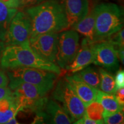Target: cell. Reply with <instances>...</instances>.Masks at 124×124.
Instances as JSON below:
<instances>
[{
	"label": "cell",
	"instance_id": "cell-1",
	"mask_svg": "<svg viewBox=\"0 0 124 124\" xmlns=\"http://www.w3.org/2000/svg\"><path fill=\"white\" fill-rule=\"evenodd\" d=\"M25 12L31 21V37L70 28L64 5L59 0H47L27 7Z\"/></svg>",
	"mask_w": 124,
	"mask_h": 124
},
{
	"label": "cell",
	"instance_id": "cell-2",
	"mask_svg": "<svg viewBox=\"0 0 124 124\" xmlns=\"http://www.w3.org/2000/svg\"><path fill=\"white\" fill-rule=\"evenodd\" d=\"M0 66L4 70L18 67H32L61 74V69L56 63L40 58L32 50L28 41L21 44L6 46L3 52Z\"/></svg>",
	"mask_w": 124,
	"mask_h": 124
},
{
	"label": "cell",
	"instance_id": "cell-3",
	"mask_svg": "<svg viewBox=\"0 0 124 124\" xmlns=\"http://www.w3.org/2000/svg\"><path fill=\"white\" fill-rule=\"evenodd\" d=\"M95 42L106 40L124 27V11L117 4L102 3L94 7ZM94 42V43H95Z\"/></svg>",
	"mask_w": 124,
	"mask_h": 124
},
{
	"label": "cell",
	"instance_id": "cell-4",
	"mask_svg": "<svg viewBox=\"0 0 124 124\" xmlns=\"http://www.w3.org/2000/svg\"><path fill=\"white\" fill-rule=\"evenodd\" d=\"M8 87L21 111L27 110L36 113L42 108L46 94L37 86L24 82L10 80Z\"/></svg>",
	"mask_w": 124,
	"mask_h": 124
},
{
	"label": "cell",
	"instance_id": "cell-5",
	"mask_svg": "<svg viewBox=\"0 0 124 124\" xmlns=\"http://www.w3.org/2000/svg\"><path fill=\"white\" fill-rule=\"evenodd\" d=\"M7 71L9 80L24 82L35 85L46 95L54 89L58 75L51 71L32 67H18Z\"/></svg>",
	"mask_w": 124,
	"mask_h": 124
},
{
	"label": "cell",
	"instance_id": "cell-6",
	"mask_svg": "<svg viewBox=\"0 0 124 124\" xmlns=\"http://www.w3.org/2000/svg\"><path fill=\"white\" fill-rule=\"evenodd\" d=\"M52 94L54 100L63 105L73 123L85 114L86 106L65 78L58 80Z\"/></svg>",
	"mask_w": 124,
	"mask_h": 124
},
{
	"label": "cell",
	"instance_id": "cell-7",
	"mask_svg": "<svg viewBox=\"0 0 124 124\" xmlns=\"http://www.w3.org/2000/svg\"><path fill=\"white\" fill-rule=\"evenodd\" d=\"M80 37L74 29L62 31L58 35L57 65L66 69L72 63L80 48Z\"/></svg>",
	"mask_w": 124,
	"mask_h": 124
},
{
	"label": "cell",
	"instance_id": "cell-8",
	"mask_svg": "<svg viewBox=\"0 0 124 124\" xmlns=\"http://www.w3.org/2000/svg\"><path fill=\"white\" fill-rule=\"evenodd\" d=\"M92 48L94 53L93 64L111 72L118 70L120 63L116 45L106 39L92 43Z\"/></svg>",
	"mask_w": 124,
	"mask_h": 124
},
{
	"label": "cell",
	"instance_id": "cell-9",
	"mask_svg": "<svg viewBox=\"0 0 124 124\" xmlns=\"http://www.w3.org/2000/svg\"><path fill=\"white\" fill-rule=\"evenodd\" d=\"M32 33L31 21L25 12H17L8 30L4 43L6 46L18 45L29 41Z\"/></svg>",
	"mask_w": 124,
	"mask_h": 124
},
{
	"label": "cell",
	"instance_id": "cell-10",
	"mask_svg": "<svg viewBox=\"0 0 124 124\" xmlns=\"http://www.w3.org/2000/svg\"><path fill=\"white\" fill-rule=\"evenodd\" d=\"M59 33L49 32L31 37V48L40 58L51 63H56L58 52Z\"/></svg>",
	"mask_w": 124,
	"mask_h": 124
},
{
	"label": "cell",
	"instance_id": "cell-11",
	"mask_svg": "<svg viewBox=\"0 0 124 124\" xmlns=\"http://www.w3.org/2000/svg\"><path fill=\"white\" fill-rule=\"evenodd\" d=\"M41 110L46 118V124H70L73 123L72 119L64 108L56 101L46 98ZM40 111V110H39Z\"/></svg>",
	"mask_w": 124,
	"mask_h": 124
},
{
	"label": "cell",
	"instance_id": "cell-12",
	"mask_svg": "<svg viewBox=\"0 0 124 124\" xmlns=\"http://www.w3.org/2000/svg\"><path fill=\"white\" fill-rule=\"evenodd\" d=\"M76 94L84 103L88 106L90 103L96 100L98 90L94 89L82 80L77 74L67 75L65 77Z\"/></svg>",
	"mask_w": 124,
	"mask_h": 124
},
{
	"label": "cell",
	"instance_id": "cell-13",
	"mask_svg": "<svg viewBox=\"0 0 124 124\" xmlns=\"http://www.w3.org/2000/svg\"><path fill=\"white\" fill-rule=\"evenodd\" d=\"M93 60L94 53L92 43L84 38L82 40L79 49L73 61L66 69L70 71L72 73H75L92 64Z\"/></svg>",
	"mask_w": 124,
	"mask_h": 124
},
{
	"label": "cell",
	"instance_id": "cell-14",
	"mask_svg": "<svg viewBox=\"0 0 124 124\" xmlns=\"http://www.w3.org/2000/svg\"><path fill=\"white\" fill-rule=\"evenodd\" d=\"M70 28L82 20L89 12V0H64L63 3Z\"/></svg>",
	"mask_w": 124,
	"mask_h": 124
},
{
	"label": "cell",
	"instance_id": "cell-15",
	"mask_svg": "<svg viewBox=\"0 0 124 124\" xmlns=\"http://www.w3.org/2000/svg\"><path fill=\"white\" fill-rule=\"evenodd\" d=\"M95 13L94 7L82 20L72 26V29L85 37L90 43L95 42Z\"/></svg>",
	"mask_w": 124,
	"mask_h": 124
},
{
	"label": "cell",
	"instance_id": "cell-16",
	"mask_svg": "<svg viewBox=\"0 0 124 124\" xmlns=\"http://www.w3.org/2000/svg\"><path fill=\"white\" fill-rule=\"evenodd\" d=\"M95 100L100 102L104 108L103 118L118 111L124 110V107L118 103L114 94H108L98 90Z\"/></svg>",
	"mask_w": 124,
	"mask_h": 124
},
{
	"label": "cell",
	"instance_id": "cell-17",
	"mask_svg": "<svg viewBox=\"0 0 124 124\" xmlns=\"http://www.w3.org/2000/svg\"><path fill=\"white\" fill-rule=\"evenodd\" d=\"M17 12V9L8 7L0 1V39L3 41L5 40L12 18Z\"/></svg>",
	"mask_w": 124,
	"mask_h": 124
},
{
	"label": "cell",
	"instance_id": "cell-18",
	"mask_svg": "<svg viewBox=\"0 0 124 124\" xmlns=\"http://www.w3.org/2000/svg\"><path fill=\"white\" fill-rule=\"evenodd\" d=\"M75 74L87 84L97 90L100 89V71L97 67L89 66Z\"/></svg>",
	"mask_w": 124,
	"mask_h": 124
},
{
	"label": "cell",
	"instance_id": "cell-19",
	"mask_svg": "<svg viewBox=\"0 0 124 124\" xmlns=\"http://www.w3.org/2000/svg\"><path fill=\"white\" fill-rule=\"evenodd\" d=\"M100 89L103 92L114 94L116 87L114 77L112 73L103 69H100Z\"/></svg>",
	"mask_w": 124,
	"mask_h": 124
},
{
	"label": "cell",
	"instance_id": "cell-20",
	"mask_svg": "<svg viewBox=\"0 0 124 124\" xmlns=\"http://www.w3.org/2000/svg\"><path fill=\"white\" fill-rule=\"evenodd\" d=\"M104 108L99 102L94 101L86 107L85 114L89 118L95 121H103Z\"/></svg>",
	"mask_w": 124,
	"mask_h": 124
},
{
	"label": "cell",
	"instance_id": "cell-21",
	"mask_svg": "<svg viewBox=\"0 0 124 124\" xmlns=\"http://www.w3.org/2000/svg\"><path fill=\"white\" fill-rule=\"evenodd\" d=\"M20 111L21 110L20 108L15 102L8 110L4 112H0V124H7L9 120H10L14 116L17 115Z\"/></svg>",
	"mask_w": 124,
	"mask_h": 124
},
{
	"label": "cell",
	"instance_id": "cell-22",
	"mask_svg": "<svg viewBox=\"0 0 124 124\" xmlns=\"http://www.w3.org/2000/svg\"><path fill=\"white\" fill-rule=\"evenodd\" d=\"M103 123L106 124H124V110L118 111L110 116L103 118Z\"/></svg>",
	"mask_w": 124,
	"mask_h": 124
},
{
	"label": "cell",
	"instance_id": "cell-23",
	"mask_svg": "<svg viewBox=\"0 0 124 124\" xmlns=\"http://www.w3.org/2000/svg\"><path fill=\"white\" fill-rule=\"evenodd\" d=\"M124 31L123 29H121L117 33L109 37L108 39L111 41L113 44L116 45L118 47H124Z\"/></svg>",
	"mask_w": 124,
	"mask_h": 124
},
{
	"label": "cell",
	"instance_id": "cell-24",
	"mask_svg": "<svg viewBox=\"0 0 124 124\" xmlns=\"http://www.w3.org/2000/svg\"><path fill=\"white\" fill-rule=\"evenodd\" d=\"M116 90L124 87V71L123 70H117L114 77Z\"/></svg>",
	"mask_w": 124,
	"mask_h": 124
},
{
	"label": "cell",
	"instance_id": "cell-25",
	"mask_svg": "<svg viewBox=\"0 0 124 124\" xmlns=\"http://www.w3.org/2000/svg\"><path fill=\"white\" fill-rule=\"evenodd\" d=\"M75 124H102L103 121H95L89 118L86 114H85L80 118L74 122Z\"/></svg>",
	"mask_w": 124,
	"mask_h": 124
},
{
	"label": "cell",
	"instance_id": "cell-26",
	"mask_svg": "<svg viewBox=\"0 0 124 124\" xmlns=\"http://www.w3.org/2000/svg\"><path fill=\"white\" fill-rule=\"evenodd\" d=\"M12 97H13V93L9 87H0V100Z\"/></svg>",
	"mask_w": 124,
	"mask_h": 124
},
{
	"label": "cell",
	"instance_id": "cell-27",
	"mask_svg": "<svg viewBox=\"0 0 124 124\" xmlns=\"http://www.w3.org/2000/svg\"><path fill=\"white\" fill-rule=\"evenodd\" d=\"M47 0H20V7H29L40 4Z\"/></svg>",
	"mask_w": 124,
	"mask_h": 124
},
{
	"label": "cell",
	"instance_id": "cell-28",
	"mask_svg": "<svg viewBox=\"0 0 124 124\" xmlns=\"http://www.w3.org/2000/svg\"><path fill=\"white\" fill-rule=\"evenodd\" d=\"M116 98L117 100L118 103L121 106H124V89L121 88V89H117L116 93H114Z\"/></svg>",
	"mask_w": 124,
	"mask_h": 124
},
{
	"label": "cell",
	"instance_id": "cell-29",
	"mask_svg": "<svg viewBox=\"0 0 124 124\" xmlns=\"http://www.w3.org/2000/svg\"><path fill=\"white\" fill-rule=\"evenodd\" d=\"M9 83V78L4 70L0 69V87L7 86Z\"/></svg>",
	"mask_w": 124,
	"mask_h": 124
},
{
	"label": "cell",
	"instance_id": "cell-30",
	"mask_svg": "<svg viewBox=\"0 0 124 124\" xmlns=\"http://www.w3.org/2000/svg\"><path fill=\"white\" fill-rule=\"evenodd\" d=\"M124 47H118L117 48L118 56L119 60L124 65Z\"/></svg>",
	"mask_w": 124,
	"mask_h": 124
},
{
	"label": "cell",
	"instance_id": "cell-31",
	"mask_svg": "<svg viewBox=\"0 0 124 124\" xmlns=\"http://www.w3.org/2000/svg\"><path fill=\"white\" fill-rule=\"evenodd\" d=\"M6 46L5 44L4 41H3L2 40L0 39V60H1V56H2V53L4 52L5 48Z\"/></svg>",
	"mask_w": 124,
	"mask_h": 124
},
{
	"label": "cell",
	"instance_id": "cell-32",
	"mask_svg": "<svg viewBox=\"0 0 124 124\" xmlns=\"http://www.w3.org/2000/svg\"><path fill=\"white\" fill-rule=\"evenodd\" d=\"M16 116L17 115L14 116L13 117H12L11 119H10V120H9L7 122V124H19L16 120Z\"/></svg>",
	"mask_w": 124,
	"mask_h": 124
}]
</instances>
